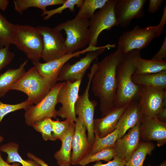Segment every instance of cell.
I'll use <instances>...</instances> for the list:
<instances>
[{
	"mask_svg": "<svg viewBox=\"0 0 166 166\" xmlns=\"http://www.w3.org/2000/svg\"><path fill=\"white\" fill-rule=\"evenodd\" d=\"M124 54L119 48L96 63L91 80V89L95 96L99 100L101 117L116 109L115 100L117 87V68Z\"/></svg>",
	"mask_w": 166,
	"mask_h": 166,
	"instance_id": "1",
	"label": "cell"
},
{
	"mask_svg": "<svg viewBox=\"0 0 166 166\" xmlns=\"http://www.w3.org/2000/svg\"><path fill=\"white\" fill-rule=\"evenodd\" d=\"M140 50H134L124 54L117 68V87L115 100L116 109L138 100L141 86L135 84L132 77L135 72V60L140 55Z\"/></svg>",
	"mask_w": 166,
	"mask_h": 166,
	"instance_id": "2",
	"label": "cell"
},
{
	"mask_svg": "<svg viewBox=\"0 0 166 166\" xmlns=\"http://www.w3.org/2000/svg\"><path fill=\"white\" fill-rule=\"evenodd\" d=\"M13 44L23 52L34 65L39 62L42 58L43 39L37 27L15 25Z\"/></svg>",
	"mask_w": 166,
	"mask_h": 166,
	"instance_id": "3",
	"label": "cell"
},
{
	"mask_svg": "<svg viewBox=\"0 0 166 166\" xmlns=\"http://www.w3.org/2000/svg\"><path fill=\"white\" fill-rule=\"evenodd\" d=\"M89 18L76 16L73 19L61 23L54 27L57 30H64L66 53H73L88 44L89 34Z\"/></svg>",
	"mask_w": 166,
	"mask_h": 166,
	"instance_id": "4",
	"label": "cell"
},
{
	"mask_svg": "<svg viewBox=\"0 0 166 166\" xmlns=\"http://www.w3.org/2000/svg\"><path fill=\"white\" fill-rule=\"evenodd\" d=\"M53 85L40 75L34 66L14 84L11 90L24 93L28 96L27 99L30 103L36 105L45 96Z\"/></svg>",
	"mask_w": 166,
	"mask_h": 166,
	"instance_id": "5",
	"label": "cell"
},
{
	"mask_svg": "<svg viewBox=\"0 0 166 166\" xmlns=\"http://www.w3.org/2000/svg\"><path fill=\"white\" fill-rule=\"evenodd\" d=\"M64 82L57 83L51 89L45 96L35 105H32L26 111L24 117L27 125L32 126L37 121L46 118L56 119L57 110V96Z\"/></svg>",
	"mask_w": 166,
	"mask_h": 166,
	"instance_id": "6",
	"label": "cell"
},
{
	"mask_svg": "<svg viewBox=\"0 0 166 166\" xmlns=\"http://www.w3.org/2000/svg\"><path fill=\"white\" fill-rule=\"evenodd\" d=\"M156 38V26H149L143 28L136 25L120 36L117 48L125 54L132 50H140L146 47Z\"/></svg>",
	"mask_w": 166,
	"mask_h": 166,
	"instance_id": "7",
	"label": "cell"
},
{
	"mask_svg": "<svg viewBox=\"0 0 166 166\" xmlns=\"http://www.w3.org/2000/svg\"><path fill=\"white\" fill-rule=\"evenodd\" d=\"M96 68L94 63L88 75V81L82 94L79 95L75 106V113L85 124L87 131V137L89 143L93 145L95 140L93 130L94 115L97 102L90 101L89 98V91L92 79Z\"/></svg>",
	"mask_w": 166,
	"mask_h": 166,
	"instance_id": "8",
	"label": "cell"
},
{
	"mask_svg": "<svg viewBox=\"0 0 166 166\" xmlns=\"http://www.w3.org/2000/svg\"><path fill=\"white\" fill-rule=\"evenodd\" d=\"M117 0H108L105 5L95 13L89 20V46H97L98 37L105 30L117 26L114 7Z\"/></svg>",
	"mask_w": 166,
	"mask_h": 166,
	"instance_id": "9",
	"label": "cell"
},
{
	"mask_svg": "<svg viewBox=\"0 0 166 166\" xmlns=\"http://www.w3.org/2000/svg\"><path fill=\"white\" fill-rule=\"evenodd\" d=\"M115 44H107L100 49L88 52L86 56L72 64L67 62L61 70L57 81L73 82L82 80L91 63L107 48H114Z\"/></svg>",
	"mask_w": 166,
	"mask_h": 166,
	"instance_id": "10",
	"label": "cell"
},
{
	"mask_svg": "<svg viewBox=\"0 0 166 166\" xmlns=\"http://www.w3.org/2000/svg\"><path fill=\"white\" fill-rule=\"evenodd\" d=\"M37 28L43 37L42 58L45 61L59 58L66 54L65 40L61 31L45 26H38Z\"/></svg>",
	"mask_w": 166,
	"mask_h": 166,
	"instance_id": "11",
	"label": "cell"
},
{
	"mask_svg": "<svg viewBox=\"0 0 166 166\" xmlns=\"http://www.w3.org/2000/svg\"><path fill=\"white\" fill-rule=\"evenodd\" d=\"M138 101L143 116L156 117L166 108V90L141 85Z\"/></svg>",
	"mask_w": 166,
	"mask_h": 166,
	"instance_id": "12",
	"label": "cell"
},
{
	"mask_svg": "<svg viewBox=\"0 0 166 166\" xmlns=\"http://www.w3.org/2000/svg\"><path fill=\"white\" fill-rule=\"evenodd\" d=\"M82 80L71 82L65 81L57 96V102L61 106L57 111V116L75 122V105L79 96V91Z\"/></svg>",
	"mask_w": 166,
	"mask_h": 166,
	"instance_id": "13",
	"label": "cell"
},
{
	"mask_svg": "<svg viewBox=\"0 0 166 166\" xmlns=\"http://www.w3.org/2000/svg\"><path fill=\"white\" fill-rule=\"evenodd\" d=\"M98 46H88L82 50L66 54L63 56L45 63L40 62L34 64L40 75L53 85L57 83L59 73L63 66L71 58L78 57L80 54L99 49Z\"/></svg>",
	"mask_w": 166,
	"mask_h": 166,
	"instance_id": "14",
	"label": "cell"
},
{
	"mask_svg": "<svg viewBox=\"0 0 166 166\" xmlns=\"http://www.w3.org/2000/svg\"><path fill=\"white\" fill-rule=\"evenodd\" d=\"M146 0H117L114 12L117 26H128L134 18H141L145 15Z\"/></svg>",
	"mask_w": 166,
	"mask_h": 166,
	"instance_id": "15",
	"label": "cell"
},
{
	"mask_svg": "<svg viewBox=\"0 0 166 166\" xmlns=\"http://www.w3.org/2000/svg\"><path fill=\"white\" fill-rule=\"evenodd\" d=\"M72 143L71 164L79 165L80 161L89 155L92 145L88 141L86 127L83 122L77 117Z\"/></svg>",
	"mask_w": 166,
	"mask_h": 166,
	"instance_id": "16",
	"label": "cell"
},
{
	"mask_svg": "<svg viewBox=\"0 0 166 166\" xmlns=\"http://www.w3.org/2000/svg\"><path fill=\"white\" fill-rule=\"evenodd\" d=\"M141 139L144 142L156 141L158 147L166 143V122L156 117L143 116L140 124Z\"/></svg>",
	"mask_w": 166,
	"mask_h": 166,
	"instance_id": "17",
	"label": "cell"
},
{
	"mask_svg": "<svg viewBox=\"0 0 166 166\" xmlns=\"http://www.w3.org/2000/svg\"><path fill=\"white\" fill-rule=\"evenodd\" d=\"M140 123L128 130L126 134L118 139L115 143L114 147L117 156L126 162L129 160L141 142Z\"/></svg>",
	"mask_w": 166,
	"mask_h": 166,
	"instance_id": "18",
	"label": "cell"
},
{
	"mask_svg": "<svg viewBox=\"0 0 166 166\" xmlns=\"http://www.w3.org/2000/svg\"><path fill=\"white\" fill-rule=\"evenodd\" d=\"M143 114L138 100L131 102L122 113L116 126L118 131V139L124 136L128 130L140 123Z\"/></svg>",
	"mask_w": 166,
	"mask_h": 166,
	"instance_id": "19",
	"label": "cell"
},
{
	"mask_svg": "<svg viewBox=\"0 0 166 166\" xmlns=\"http://www.w3.org/2000/svg\"><path fill=\"white\" fill-rule=\"evenodd\" d=\"M130 103L121 108L115 109L103 117L94 119V134L102 138L114 131L120 117Z\"/></svg>",
	"mask_w": 166,
	"mask_h": 166,
	"instance_id": "20",
	"label": "cell"
},
{
	"mask_svg": "<svg viewBox=\"0 0 166 166\" xmlns=\"http://www.w3.org/2000/svg\"><path fill=\"white\" fill-rule=\"evenodd\" d=\"M75 129V123L73 122L60 140L61 146L54 155L57 163L59 166H70L71 165L72 143Z\"/></svg>",
	"mask_w": 166,
	"mask_h": 166,
	"instance_id": "21",
	"label": "cell"
},
{
	"mask_svg": "<svg viewBox=\"0 0 166 166\" xmlns=\"http://www.w3.org/2000/svg\"><path fill=\"white\" fill-rule=\"evenodd\" d=\"M28 62L26 60L16 69H8L5 72L0 73V98L11 90L12 87L26 72L25 66Z\"/></svg>",
	"mask_w": 166,
	"mask_h": 166,
	"instance_id": "22",
	"label": "cell"
},
{
	"mask_svg": "<svg viewBox=\"0 0 166 166\" xmlns=\"http://www.w3.org/2000/svg\"><path fill=\"white\" fill-rule=\"evenodd\" d=\"M132 82L136 85L166 89V70L158 73L133 74Z\"/></svg>",
	"mask_w": 166,
	"mask_h": 166,
	"instance_id": "23",
	"label": "cell"
},
{
	"mask_svg": "<svg viewBox=\"0 0 166 166\" xmlns=\"http://www.w3.org/2000/svg\"><path fill=\"white\" fill-rule=\"evenodd\" d=\"M134 74L140 75L158 73L166 70V61L142 58L140 55L137 56L134 61Z\"/></svg>",
	"mask_w": 166,
	"mask_h": 166,
	"instance_id": "24",
	"label": "cell"
},
{
	"mask_svg": "<svg viewBox=\"0 0 166 166\" xmlns=\"http://www.w3.org/2000/svg\"><path fill=\"white\" fill-rule=\"evenodd\" d=\"M19 145L14 142L5 144L0 147V151L6 153L7 156L6 161L8 164L18 163L22 166H42L32 159L26 160L22 158L18 152Z\"/></svg>",
	"mask_w": 166,
	"mask_h": 166,
	"instance_id": "25",
	"label": "cell"
},
{
	"mask_svg": "<svg viewBox=\"0 0 166 166\" xmlns=\"http://www.w3.org/2000/svg\"><path fill=\"white\" fill-rule=\"evenodd\" d=\"M66 0H14V10L22 14L28 8L34 7L41 10L43 11L47 10L49 6L63 4Z\"/></svg>",
	"mask_w": 166,
	"mask_h": 166,
	"instance_id": "26",
	"label": "cell"
},
{
	"mask_svg": "<svg viewBox=\"0 0 166 166\" xmlns=\"http://www.w3.org/2000/svg\"><path fill=\"white\" fill-rule=\"evenodd\" d=\"M154 144L150 142L141 141L138 148L132 154L125 166H143L147 155H151L155 149Z\"/></svg>",
	"mask_w": 166,
	"mask_h": 166,
	"instance_id": "27",
	"label": "cell"
},
{
	"mask_svg": "<svg viewBox=\"0 0 166 166\" xmlns=\"http://www.w3.org/2000/svg\"><path fill=\"white\" fill-rule=\"evenodd\" d=\"M15 27L0 12V48L13 44Z\"/></svg>",
	"mask_w": 166,
	"mask_h": 166,
	"instance_id": "28",
	"label": "cell"
},
{
	"mask_svg": "<svg viewBox=\"0 0 166 166\" xmlns=\"http://www.w3.org/2000/svg\"><path fill=\"white\" fill-rule=\"evenodd\" d=\"M118 130L116 129L104 137L101 138L94 134V141L89 155L93 154L105 149L114 147L115 143L118 139Z\"/></svg>",
	"mask_w": 166,
	"mask_h": 166,
	"instance_id": "29",
	"label": "cell"
},
{
	"mask_svg": "<svg viewBox=\"0 0 166 166\" xmlns=\"http://www.w3.org/2000/svg\"><path fill=\"white\" fill-rule=\"evenodd\" d=\"M108 0H84L76 16L91 18L97 9L103 7Z\"/></svg>",
	"mask_w": 166,
	"mask_h": 166,
	"instance_id": "30",
	"label": "cell"
},
{
	"mask_svg": "<svg viewBox=\"0 0 166 166\" xmlns=\"http://www.w3.org/2000/svg\"><path fill=\"white\" fill-rule=\"evenodd\" d=\"M117 155L114 147L107 148L94 154L88 155L80 161L79 165L85 166L89 163L101 160L108 162Z\"/></svg>",
	"mask_w": 166,
	"mask_h": 166,
	"instance_id": "31",
	"label": "cell"
},
{
	"mask_svg": "<svg viewBox=\"0 0 166 166\" xmlns=\"http://www.w3.org/2000/svg\"><path fill=\"white\" fill-rule=\"evenodd\" d=\"M83 2V0H66L62 5L55 9L43 11L41 16H43L44 20L49 19L53 15L56 14H61L64 10L68 9L71 12H74L75 6L80 8Z\"/></svg>",
	"mask_w": 166,
	"mask_h": 166,
	"instance_id": "32",
	"label": "cell"
},
{
	"mask_svg": "<svg viewBox=\"0 0 166 166\" xmlns=\"http://www.w3.org/2000/svg\"><path fill=\"white\" fill-rule=\"evenodd\" d=\"M51 118H46L34 123L33 127L36 131L41 133L45 140L54 141L52 132Z\"/></svg>",
	"mask_w": 166,
	"mask_h": 166,
	"instance_id": "33",
	"label": "cell"
},
{
	"mask_svg": "<svg viewBox=\"0 0 166 166\" xmlns=\"http://www.w3.org/2000/svg\"><path fill=\"white\" fill-rule=\"evenodd\" d=\"M32 105H33L27 99L20 103L14 105L4 104L0 101V124L3 117L7 114L21 109L26 111Z\"/></svg>",
	"mask_w": 166,
	"mask_h": 166,
	"instance_id": "34",
	"label": "cell"
},
{
	"mask_svg": "<svg viewBox=\"0 0 166 166\" xmlns=\"http://www.w3.org/2000/svg\"><path fill=\"white\" fill-rule=\"evenodd\" d=\"M73 122L74 121L68 119L63 121H60L58 119L56 121L51 119L52 134L54 140L57 139L60 140L64 133Z\"/></svg>",
	"mask_w": 166,
	"mask_h": 166,
	"instance_id": "35",
	"label": "cell"
},
{
	"mask_svg": "<svg viewBox=\"0 0 166 166\" xmlns=\"http://www.w3.org/2000/svg\"><path fill=\"white\" fill-rule=\"evenodd\" d=\"M10 46L0 48V71L9 65L14 59L15 54L10 51Z\"/></svg>",
	"mask_w": 166,
	"mask_h": 166,
	"instance_id": "36",
	"label": "cell"
},
{
	"mask_svg": "<svg viewBox=\"0 0 166 166\" xmlns=\"http://www.w3.org/2000/svg\"><path fill=\"white\" fill-rule=\"evenodd\" d=\"M112 160L108 162L106 164H103L100 161H97L93 165L91 166H125L126 161L124 159H123L118 156H116L113 157Z\"/></svg>",
	"mask_w": 166,
	"mask_h": 166,
	"instance_id": "37",
	"label": "cell"
},
{
	"mask_svg": "<svg viewBox=\"0 0 166 166\" xmlns=\"http://www.w3.org/2000/svg\"><path fill=\"white\" fill-rule=\"evenodd\" d=\"M166 57V35H165L163 44L158 51L152 58L151 59L160 61Z\"/></svg>",
	"mask_w": 166,
	"mask_h": 166,
	"instance_id": "38",
	"label": "cell"
},
{
	"mask_svg": "<svg viewBox=\"0 0 166 166\" xmlns=\"http://www.w3.org/2000/svg\"><path fill=\"white\" fill-rule=\"evenodd\" d=\"M164 0H150L148 9V12L153 14L157 12L164 2Z\"/></svg>",
	"mask_w": 166,
	"mask_h": 166,
	"instance_id": "39",
	"label": "cell"
},
{
	"mask_svg": "<svg viewBox=\"0 0 166 166\" xmlns=\"http://www.w3.org/2000/svg\"><path fill=\"white\" fill-rule=\"evenodd\" d=\"M163 12L161 20L156 26V38H158L162 34L163 30L166 22V6L164 7Z\"/></svg>",
	"mask_w": 166,
	"mask_h": 166,
	"instance_id": "40",
	"label": "cell"
},
{
	"mask_svg": "<svg viewBox=\"0 0 166 166\" xmlns=\"http://www.w3.org/2000/svg\"><path fill=\"white\" fill-rule=\"evenodd\" d=\"M27 156L29 159L34 160L42 166H49L44 161L30 152L27 153Z\"/></svg>",
	"mask_w": 166,
	"mask_h": 166,
	"instance_id": "41",
	"label": "cell"
},
{
	"mask_svg": "<svg viewBox=\"0 0 166 166\" xmlns=\"http://www.w3.org/2000/svg\"><path fill=\"white\" fill-rule=\"evenodd\" d=\"M160 121L166 122V108H164L156 117Z\"/></svg>",
	"mask_w": 166,
	"mask_h": 166,
	"instance_id": "42",
	"label": "cell"
},
{
	"mask_svg": "<svg viewBox=\"0 0 166 166\" xmlns=\"http://www.w3.org/2000/svg\"><path fill=\"white\" fill-rule=\"evenodd\" d=\"M20 164L18 163H13L12 165L7 163L2 158L1 152L0 151V166H20Z\"/></svg>",
	"mask_w": 166,
	"mask_h": 166,
	"instance_id": "43",
	"label": "cell"
},
{
	"mask_svg": "<svg viewBox=\"0 0 166 166\" xmlns=\"http://www.w3.org/2000/svg\"><path fill=\"white\" fill-rule=\"evenodd\" d=\"M9 1L7 0H0V9L5 11L9 4Z\"/></svg>",
	"mask_w": 166,
	"mask_h": 166,
	"instance_id": "44",
	"label": "cell"
},
{
	"mask_svg": "<svg viewBox=\"0 0 166 166\" xmlns=\"http://www.w3.org/2000/svg\"><path fill=\"white\" fill-rule=\"evenodd\" d=\"M148 166H151L150 165H148ZM159 166H166V160H164L160 165Z\"/></svg>",
	"mask_w": 166,
	"mask_h": 166,
	"instance_id": "45",
	"label": "cell"
},
{
	"mask_svg": "<svg viewBox=\"0 0 166 166\" xmlns=\"http://www.w3.org/2000/svg\"><path fill=\"white\" fill-rule=\"evenodd\" d=\"M4 140V138L0 136V144Z\"/></svg>",
	"mask_w": 166,
	"mask_h": 166,
	"instance_id": "46",
	"label": "cell"
},
{
	"mask_svg": "<svg viewBox=\"0 0 166 166\" xmlns=\"http://www.w3.org/2000/svg\"><path fill=\"white\" fill-rule=\"evenodd\" d=\"M76 166H80V165H76Z\"/></svg>",
	"mask_w": 166,
	"mask_h": 166,
	"instance_id": "47",
	"label": "cell"
}]
</instances>
